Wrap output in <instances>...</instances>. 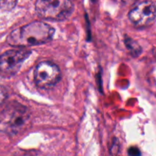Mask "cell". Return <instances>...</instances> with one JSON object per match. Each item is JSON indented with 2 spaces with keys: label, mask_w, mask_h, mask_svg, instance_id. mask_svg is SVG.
Instances as JSON below:
<instances>
[{
  "label": "cell",
  "mask_w": 156,
  "mask_h": 156,
  "mask_svg": "<svg viewBox=\"0 0 156 156\" xmlns=\"http://www.w3.org/2000/svg\"><path fill=\"white\" fill-rule=\"evenodd\" d=\"M55 29L43 21H35L12 30L7 43L17 47H27L48 43L53 39Z\"/></svg>",
  "instance_id": "6da1fadb"
},
{
  "label": "cell",
  "mask_w": 156,
  "mask_h": 156,
  "mask_svg": "<svg viewBox=\"0 0 156 156\" xmlns=\"http://www.w3.org/2000/svg\"><path fill=\"white\" fill-rule=\"evenodd\" d=\"M30 122V113L24 105L13 101L0 114V133L15 136L27 127Z\"/></svg>",
  "instance_id": "7a4b0ae2"
},
{
  "label": "cell",
  "mask_w": 156,
  "mask_h": 156,
  "mask_svg": "<svg viewBox=\"0 0 156 156\" xmlns=\"http://www.w3.org/2000/svg\"><path fill=\"white\" fill-rule=\"evenodd\" d=\"M35 10L41 18L49 21H64L73 14L71 0H37Z\"/></svg>",
  "instance_id": "3957f363"
},
{
  "label": "cell",
  "mask_w": 156,
  "mask_h": 156,
  "mask_svg": "<svg viewBox=\"0 0 156 156\" xmlns=\"http://www.w3.org/2000/svg\"><path fill=\"white\" fill-rule=\"evenodd\" d=\"M31 51L26 48L14 49L0 56V77L9 79L15 76Z\"/></svg>",
  "instance_id": "277c9868"
},
{
  "label": "cell",
  "mask_w": 156,
  "mask_h": 156,
  "mask_svg": "<svg viewBox=\"0 0 156 156\" xmlns=\"http://www.w3.org/2000/svg\"><path fill=\"white\" fill-rule=\"evenodd\" d=\"M61 78V72L56 64L50 61H43L37 64L34 73L37 86L43 89L53 88Z\"/></svg>",
  "instance_id": "5b68a950"
},
{
  "label": "cell",
  "mask_w": 156,
  "mask_h": 156,
  "mask_svg": "<svg viewBox=\"0 0 156 156\" xmlns=\"http://www.w3.org/2000/svg\"><path fill=\"white\" fill-rule=\"evenodd\" d=\"M155 4L152 1L142 2L135 6L129 13V20L138 28L152 25L155 21Z\"/></svg>",
  "instance_id": "8992f818"
},
{
  "label": "cell",
  "mask_w": 156,
  "mask_h": 156,
  "mask_svg": "<svg viewBox=\"0 0 156 156\" xmlns=\"http://www.w3.org/2000/svg\"><path fill=\"white\" fill-rule=\"evenodd\" d=\"M124 43L127 50H129L131 55H133L134 57H137V56H139L141 54L143 49H142V47H140V45L136 41L133 40L132 38L126 37Z\"/></svg>",
  "instance_id": "52a82bcc"
},
{
  "label": "cell",
  "mask_w": 156,
  "mask_h": 156,
  "mask_svg": "<svg viewBox=\"0 0 156 156\" xmlns=\"http://www.w3.org/2000/svg\"><path fill=\"white\" fill-rule=\"evenodd\" d=\"M18 0H0V9L11 11L17 5Z\"/></svg>",
  "instance_id": "ba28073f"
},
{
  "label": "cell",
  "mask_w": 156,
  "mask_h": 156,
  "mask_svg": "<svg viewBox=\"0 0 156 156\" xmlns=\"http://www.w3.org/2000/svg\"><path fill=\"white\" fill-rule=\"evenodd\" d=\"M8 91L4 86L0 85V106L4 103L8 98Z\"/></svg>",
  "instance_id": "9c48e42d"
},
{
  "label": "cell",
  "mask_w": 156,
  "mask_h": 156,
  "mask_svg": "<svg viewBox=\"0 0 156 156\" xmlns=\"http://www.w3.org/2000/svg\"><path fill=\"white\" fill-rule=\"evenodd\" d=\"M128 155L129 156H141L142 153L140 149L136 146H131L128 149Z\"/></svg>",
  "instance_id": "30bf717a"
},
{
  "label": "cell",
  "mask_w": 156,
  "mask_h": 156,
  "mask_svg": "<svg viewBox=\"0 0 156 156\" xmlns=\"http://www.w3.org/2000/svg\"><path fill=\"white\" fill-rule=\"evenodd\" d=\"M120 3L123 5H133V3H135L137 0H118Z\"/></svg>",
  "instance_id": "8fae6325"
}]
</instances>
